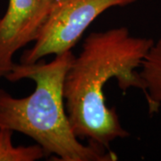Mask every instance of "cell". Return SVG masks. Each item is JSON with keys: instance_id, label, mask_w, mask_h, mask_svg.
Returning a JSON list of instances; mask_svg holds the SVG:
<instances>
[{"instance_id": "5b68a950", "label": "cell", "mask_w": 161, "mask_h": 161, "mask_svg": "<svg viewBox=\"0 0 161 161\" xmlns=\"http://www.w3.org/2000/svg\"><path fill=\"white\" fill-rule=\"evenodd\" d=\"M140 68L149 111L154 114L161 107V38L153 43Z\"/></svg>"}, {"instance_id": "7a4b0ae2", "label": "cell", "mask_w": 161, "mask_h": 161, "mask_svg": "<svg viewBox=\"0 0 161 161\" xmlns=\"http://www.w3.org/2000/svg\"><path fill=\"white\" fill-rule=\"evenodd\" d=\"M75 58L72 50L46 63L14 64L6 78L10 81L31 79L34 92L16 98L0 89V127L33 139L47 155L63 161H114L117 156L96 145H84L75 136L65 110L64 82Z\"/></svg>"}, {"instance_id": "3957f363", "label": "cell", "mask_w": 161, "mask_h": 161, "mask_svg": "<svg viewBox=\"0 0 161 161\" xmlns=\"http://www.w3.org/2000/svg\"><path fill=\"white\" fill-rule=\"evenodd\" d=\"M136 0H53L49 13L31 48L23 52L21 63L32 64L49 55L72 48L89 26L108 9L126 6Z\"/></svg>"}, {"instance_id": "8992f818", "label": "cell", "mask_w": 161, "mask_h": 161, "mask_svg": "<svg viewBox=\"0 0 161 161\" xmlns=\"http://www.w3.org/2000/svg\"><path fill=\"white\" fill-rule=\"evenodd\" d=\"M13 132L0 127V161H36L47 155L39 144L14 147L12 142Z\"/></svg>"}, {"instance_id": "6da1fadb", "label": "cell", "mask_w": 161, "mask_h": 161, "mask_svg": "<svg viewBox=\"0 0 161 161\" xmlns=\"http://www.w3.org/2000/svg\"><path fill=\"white\" fill-rule=\"evenodd\" d=\"M153 43L132 36L126 27L92 32L85 39L64 82L65 110L77 138L107 149L129 136L115 108L106 104L104 88L115 78L122 91L135 88L144 93L138 69Z\"/></svg>"}, {"instance_id": "277c9868", "label": "cell", "mask_w": 161, "mask_h": 161, "mask_svg": "<svg viewBox=\"0 0 161 161\" xmlns=\"http://www.w3.org/2000/svg\"><path fill=\"white\" fill-rule=\"evenodd\" d=\"M52 1L9 0L6 14L0 18V76L11 72L14 54L37 39Z\"/></svg>"}]
</instances>
